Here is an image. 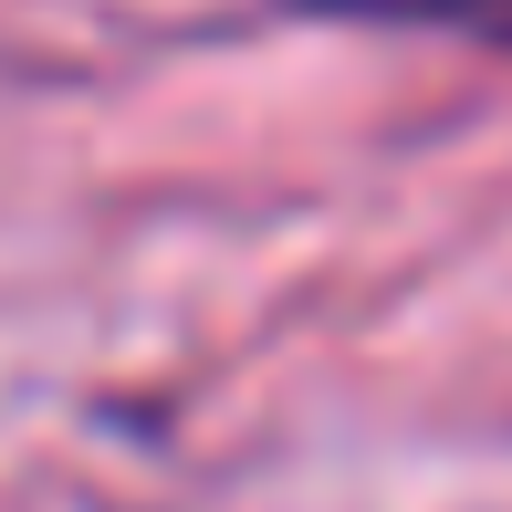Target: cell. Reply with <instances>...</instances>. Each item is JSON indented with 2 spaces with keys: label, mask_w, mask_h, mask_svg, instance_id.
I'll use <instances>...</instances> for the list:
<instances>
[{
  "label": "cell",
  "mask_w": 512,
  "mask_h": 512,
  "mask_svg": "<svg viewBox=\"0 0 512 512\" xmlns=\"http://www.w3.org/2000/svg\"><path fill=\"white\" fill-rule=\"evenodd\" d=\"M335 11H398V21H471V32H512V0H335Z\"/></svg>",
  "instance_id": "cell-1"
}]
</instances>
